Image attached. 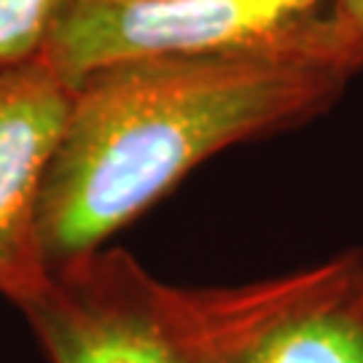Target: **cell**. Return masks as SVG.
<instances>
[{"instance_id": "obj_1", "label": "cell", "mask_w": 363, "mask_h": 363, "mask_svg": "<svg viewBox=\"0 0 363 363\" xmlns=\"http://www.w3.org/2000/svg\"><path fill=\"white\" fill-rule=\"evenodd\" d=\"M352 73L328 54L151 57L89 73L40 186L46 272L103 250L226 145L323 113Z\"/></svg>"}, {"instance_id": "obj_2", "label": "cell", "mask_w": 363, "mask_h": 363, "mask_svg": "<svg viewBox=\"0 0 363 363\" xmlns=\"http://www.w3.org/2000/svg\"><path fill=\"white\" fill-rule=\"evenodd\" d=\"M328 54L355 65L337 0H62L40 60L73 89L151 57Z\"/></svg>"}, {"instance_id": "obj_3", "label": "cell", "mask_w": 363, "mask_h": 363, "mask_svg": "<svg viewBox=\"0 0 363 363\" xmlns=\"http://www.w3.org/2000/svg\"><path fill=\"white\" fill-rule=\"evenodd\" d=\"M175 304L199 363H363V250Z\"/></svg>"}, {"instance_id": "obj_4", "label": "cell", "mask_w": 363, "mask_h": 363, "mask_svg": "<svg viewBox=\"0 0 363 363\" xmlns=\"http://www.w3.org/2000/svg\"><path fill=\"white\" fill-rule=\"evenodd\" d=\"M19 310L49 363H199L175 286L121 247L49 272Z\"/></svg>"}, {"instance_id": "obj_5", "label": "cell", "mask_w": 363, "mask_h": 363, "mask_svg": "<svg viewBox=\"0 0 363 363\" xmlns=\"http://www.w3.org/2000/svg\"><path fill=\"white\" fill-rule=\"evenodd\" d=\"M70 100L73 89L43 60L0 73V296L16 307L49 277L38 199Z\"/></svg>"}, {"instance_id": "obj_6", "label": "cell", "mask_w": 363, "mask_h": 363, "mask_svg": "<svg viewBox=\"0 0 363 363\" xmlns=\"http://www.w3.org/2000/svg\"><path fill=\"white\" fill-rule=\"evenodd\" d=\"M62 0H0V73L40 60Z\"/></svg>"}, {"instance_id": "obj_7", "label": "cell", "mask_w": 363, "mask_h": 363, "mask_svg": "<svg viewBox=\"0 0 363 363\" xmlns=\"http://www.w3.org/2000/svg\"><path fill=\"white\" fill-rule=\"evenodd\" d=\"M337 11L352 60L358 67H363V0H337Z\"/></svg>"}]
</instances>
